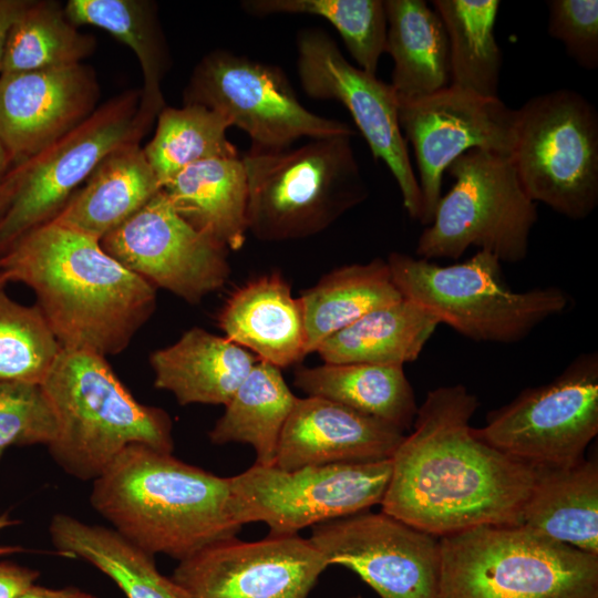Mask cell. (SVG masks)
<instances>
[{"instance_id":"cell-1","label":"cell","mask_w":598,"mask_h":598,"mask_svg":"<svg viewBox=\"0 0 598 598\" xmlns=\"http://www.w3.org/2000/svg\"><path fill=\"white\" fill-rule=\"evenodd\" d=\"M477 398L463 384L431 390L392 456L382 512L436 537L518 525L537 467L478 439Z\"/></svg>"},{"instance_id":"cell-2","label":"cell","mask_w":598,"mask_h":598,"mask_svg":"<svg viewBox=\"0 0 598 598\" xmlns=\"http://www.w3.org/2000/svg\"><path fill=\"white\" fill-rule=\"evenodd\" d=\"M7 281L22 282L63 349L122 352L156 308V289L92 236L49 221L0 256Z\"/></svg>"},{"instance_id":"cell-3","label":"cell","mask_w":598,"mask_h":598,"mask_svg":"<svg viewBox=\"0 0 598 598\" xmlns=\"http://www.w3.org/2000/svg\"><path fill=\"white\" fill-rule=\"evenodd\" d=\"M92 507L125 538L178 561L225 539L243 525L229 477L144 444L123 448L93 481Z\"/></svg>"},{"instance_id":"cell-4","label":"cell","mask_w":598,"mask_h":598,"mask_svg":"<svg viewBox=\"0 0 598 598\" xmlns=\"http://www.w3.org/2000/svg\"><path fill=\"white\" fill-rule=\"evenodd\" d=\"M41 385L56 422L48 451L72 477L93 482L131 444L173 452L168 414L137 402L105 357L62 348Z\"/></svg>"},{"instance_id":"cell-5","label":"cell","mask_w":598,"mask_h":598,"mask_svg":"<svg viewBox=\"0 0 598 598\" xmlns=\"http://www.w3.org/2000/svg\"><path fill=\"white\" fill-rule=\"evenodd\" d=\"M440 598H598V556L519 525L440 537Z\"/></svg>"},{"instance_id":"cell-6","label":"cell","mask_w":598,"mask_h":598,"mask_svg":"<svg viewBox=\"0 0 598 598\" xmlns=\"http://www.w3.org/2000/svg\"><path fill=\"white\" fill-rule=\"evenodd\" d=\"M386 262L403 298L477 342H518L570 303L555 286L513 290L499 259L487 251L446 266L403 252H391Z\"/></svg>"},{"instance_id":"cell-7","label":"cell","mask_w":598,"mask_h":598,"mask_svg":"<svg viewBox=\"0 0 598 598\" xmlns=\"http://www.w3.org/2000/svg\"><path fill=\"white\" fill-rule=\"evenodd\" d=\"M348 135L241 156L248 231L264 241L319 234L362 203L368 187Z\"/></svg>"},{"instance_id":"cell-8","label":"cell","mask_w":598,"mask_h":598,"mask_svg":"<svg viewBox=\"0 0 598 598\" xmlns=\"http://www.w3.org/2000/svg\"><path fill=\"white\" fill-rule=\"evenodd\" d=\"M446 172L455 183L441 196L432 223L421 233L416 256L458 259L475 247L501 262L523 261L537 206L523 189L511 155L473 148Z\"/></svg>"},{"instance_id":"cell-9","label":"cell","mask_w":598,"mask_h":598,"mask_svg":"<svg viewBox=\"0 0 598 598\" xmlns=\"http://www.w3.org/2000/svg\"><path fill=\"white\" fill-rule=\"evenodd\" d=\"M511 159L534 203L574 220L598 205V115L580 93L556 90L516 110Z\"/></svg>"},{"instance_id":"cell-10","label":"cell","mask_w":598,"mask_h":598,"mask_svg":"<svg viewBox=\"0 0 598 598\" xmlns=\"http://www.w3.org/2000/svg\"><path fill=\"white\" fill-rule=\"evenodd\" d=\"M140 91L97 106L69 133L8 173L11 196L0 217V256L31 229L53 220L111 152L140 143L150 130L138 114Z\"/></svg>"},{"instance_id":"cell-11","label":"cell","mask_w":598,"mask_h":598,"mask_svg":"<svg viewBox=\"0 0 598 598\" xmlns=\"http://www.w3.org/2000/svg\"><path fill=\"white\" fill-rule=\"evenodd\" d=\"M183 101L225 115L231 126L247 133L252 153L279 152L302 137L355 135L349 124L306 109L279 66L223 49L197 63Z\"/></svg>"},{"instance_id":"cell-12","label":"cell","mask_w":598,"mask_h":598,"mask_svg":"<svg viewBox=\"0 0 598 598\" xmlns=\"http://www.w3.org/2000/svg\"><path fill=\"white\" fill-rule=\"evenodd\" d=\"M473 432L534 467L579 462L598 433V353L578 354L550 382L527 388L491 411Z\"/></svg>"},{"instance_id":"cell-13","label":"cell","mask_w":598,"mask_h":598,"mask_svg":"<svg viewBox=\"0 0 598 598\" xmlns=\"http://www.w3.org/2000/svg\"><path fill=\"white\" fill-rule=\"evenodd\" d=\"M392 460L281 470L254 464L229 477L236 519L262 522L269 535L298 530L381 504Z\"/></svg>"},{"instance_id":"cell-14","label":"cell","mask_w":598,"mask_h":598,"mask_svg":"<svg viewBox=\"0 0 598 598\" xmlns=\"http://www.w3.org/2000/svg\"><path fill=\"white\" fill-rule=\"evenodd\" d=\"M297 73L305 93L334 100L350 112L372 156L382 161L401 190L403 206L420 220L422 197L398 117V97L391 84L352 65L336 41L319 28L297 34Z\"/></svg>"},{"instance_id":"cell-15","label":"cell","mask_w":598,"mask_h":598,"mask_svg":"<svg viewBox=\"0 0 598 598\" xmlns=\"http://www.w3.org/2000/svg\"><path fill=\"white\" fill-rule=\"evenodd\" d=\"M402 134L419 169L420 221L429 226L442 196L443 175L458 156L473 148L511 155L516 110L499 97H485L447 85L432 94L398 100Z\"/></svg>"},{"instance_id":"cell-16","label":"cell","mask_w":598,"mask_h":598,"mask_svg":"<svg viewBox=\"0 0 598 598\" xmlns=\"http://www.w3.org/2000/svg\"><path fill=\"white\" fill-rule=\"evenodd\" d=\"M331 565L354 571L381 598H440V538L384 512L364 511L311 527Z\"/></svg>"},{"instance_id":"cell-17","label":"cell","mask_w":598,"mask_h":598,"mask_svg":"<svg viewBox=\"0 0 598 598\" xmlns=\"http://www.w3.org/2000/svg\"><path fill=\"white\" fill-rule=\"evenodd\" d=\"M100 241L125 268L189 303L220 289L230 274L227 248L188 224L162 189Z\"/></svg>"},{"instance_id":"cell-18","label":"cell","mask_w":598,"mask_h":598,"mask_svg":"<svg viewBox=\"0 0 598 598\" xmlns=\"http://www.w3.org/2000/svg\"><path fill=\"white\" fill-rule=\"evenodd\" d=\"M329 563L298 534L236 537L178 561L172 578L188 598H308Z\"/></svg>"},{"instance_id":"cell-19","label":"cell","mask_w":598,"mask_h":598,"mask_svg":"<svg viewBox=\"0 0 598 598\" xmlns=\"http://www.w3.org/2000/svg\"><path fill=\"white\" fill-rule=\"evenodd\" d=\"M99 84L92 68L0 74V141L17 166L87 118Z\"/></svg>"},{"instance_id":"cell-20","label":"cell","mask_w":598,"mask_h":598,"mask_svg":"<svg viewBox=\"0 0 598 598\" xmlns=\"http://www.w3.org/2000/svg\"><path fill=\"white\" fill-rule=\"evenodd\" d=\"M404 432L337 402L297 398L281 431L274 465L281 470L392 458Z\"/></svg>"},{"instance_id":"cell-21","label":"cell","mask_w":598,"mask_h":598,"mask_svg":"<svg viewBox=\"0 0 598 598\" xmlns=\"http://www.w3.org/2000/svg\"><path fill=\"white\" fill-rule=\"evenodd\" d=\"M218 326L228 340L279 369L307 355L301 302L279 274L234 290L218 313Z\"/></svg>"},{"instance_id":"cell-22","label":"cell","mask_w":598,"mask_h":598,"mask_svg":"<svg viewBox=\"0 0 598 598\" xmlns=\"http://www.w3.org/2000/svg\"><path fill=\"white\" fill-rule=\"evenodd\" d=\"M257 360L226 337L192 328L150 357L154 385L181 405H226Z\"/></svg>"},{"instance_id":"cell-23","label":"cell","mask_w":598,"mask_h":598,"mask_svg":"<svg viewBox=\"0 0 598 598\" xmlns=\"http://www.w3.org/2000/svg\"><path fill=\"white\" fill-rule=\"evenodd\" d=\"M162 189L140 143L105 156L51 220L101 240Z\"/></svg>"},{"instance_id":"cell-24","label":"cell","mask_w":598,"mask_h":598,"mask_svg":"<svg viewBox=\"0 0 598 598\" xmlns=\"http://www.w3.org/2000/svg\"><path fill=\"white\" fill-rule=\"evenodd\" d=\"M519 526L598 556V463L537 467Z\"/></svg>"},{"instance_id":"cell-25","label":"cell","mask_w":598,"mask_h":598,"mask_svg":"<svg viewBox=\"0 0 598 598\" xmlns=\"http://www.w3.org/2000/svg\"><path fill=\"white\" fill-rule=\"evenodd\" d=\"M162 190L194 228L227 249L243 247L248 231V187L241 156L189 165Z\"/></svg>"},{"instance_id":"cell-26","label":"cell","mask_w":598,"mask_h":598,"mask_svg":"<svg viewBox=\"0 0 598 598\" xmlns=\"http://www.w3.org/2000/svg\"><path fill=\"white\" fill-rule=\"evenodd\" d=\"M49 535L61 555L90 563L109 576L126 598H188L172 577L159 573L154 555L112 527L56 513L50 520Z\"/></svg>"},{"instance_id":"cell-27","label":"cell","mask_w":598,"mask_h":598,"mask_svg":"<svg viewBox=\"0 0 598 598\" xmlns=\"http://www.w3.org/2000/svg\"><path fill=\"white\" fill-rule=\"evenodd\" d=\"M385 52L394 62L398 100L432 94L450 85V50L444 24L423 0H386Z\"/></svg>"},{"instance_id":"cell-28","label":"cell","mask_w":598,"mask_h":598,"mask_svg":"<svg viewBox=\"0 0 598 598\" xmlns=\"http://www.w3.org/2000/svg\"><path fill=\"white\" fill-rule=\"evenodd\" d=\"M64 12L75 27L101 28L134 52L143 73L138 114L151 128L166 106L161 84L172 65L157 4L148 0H69Z\"/></svg>"},{"instance_id":"cell-29","label":"cell","mask_w":598,"mask_h":598,"mask_svg":"<svg viewBox=\"0 0 598 598\" xmlns=\"http://www.w3.org/2000/svg\"><path fill=\"white\" fill-rule=\"evenodd\" d=\"M439 326L433 315L402 298L333 333L316 352L324 363L404 365L419 359Z\"/></svg>"},{"instance_id":"cell-30","label":"cell","mask_w":598,"mask_h":598,"mask_svg":"<svg viewBox=\"0 0 598 598\" xmlns=\"http://www.w3.org/2000/svg\"><path fill=\"white\" fill-rule=\"evenodd\" d=\"M295 385L308 396L323 398L402 430L413 425L417 405L403 365L324 363L299 367Z\"/></svg>"},{"instance_id":"cell-31","label":"cell","mask_w":598,"mask_h":598,"mask_svg":"<svg viewBox=\"0 0 598 598\" xmlns=\"http://www.w3.org/2000/svg\"><path fill=\"white\" fill-rule=\"evenodd\" d=\"M402 298L381 258L332 270L299 297L307 354L371 310Z\"/></svg>"},{"instance_id":"cell-32","label":"cell","mask_w":598,"mask_h":598,"mask_svg":"<svg viewBox=\"0 0 598 598\" xmlns=\"http://www.w3.org/2000/svg\"><path fill=\"white\" fill-rule=\"evenodd\" d=\"M297 398L279 368L256 361L208 433L209 440L219 445L249 444L256 464L274 465L281 431Z\"/></svg>"},{"instance_id":"cell-33","label":"cell","mask_w":598,"mask_h":598,"mask_svg":"<svg viewBox=\"0 0 598 598\" xmlns=\"http://www.w3.org/2000/svg\"><path fill=\"white\" fill-rule=\"evenodd\" d=\"M497 0H435L448 39L450 84L485 97H498L502 53L494 27Z\"/></svg>"},{"instance_id":"cell-34","label":"cell","mask_w":598,"mask_h":598,"mask_svg":"<svg viewBox=\"0 0 598 598\" xmlns=\"http://www.w3.org/2000/svg\"><path fill=\"white\" fill-rule=\"evenodd\" d=\"M156 120L154 136L143 152L161 187L195 163L240 157L227 136L231 123L216 111L199 104L165 106Z\"/></svg>"},{"instance_id":"cell-35","label":"cell","mask_w":598,"mask_h":598,"mask_svg":"<svg viewBox=\"0 0 598 598\" xmlns=\"http://www.w3.org/2000/svg\"><path fill=\"white\" fill-rule=\"evenodd\" d=\"M94 49V37L78 31L59 2L31 0L10 29L0 74L79 64Z\"/></svg>"},{"instance_id":"cell-36","label":"cell","mask_w":598,"mask_h":598,"mask_svg":"<svg viewBox=\"0 0 598 598\" xmlns=\"http://www.w3.org/2000/svg\"><path fill=\"white\" fill-rule=\"evenodd\" d=\"M249 14H310L330 22L359 68L375 75L385 52L386 13L382 0H246Z\"/></svg>"},{"instance_id":"cell-37","label":"cell","mask_w":598,"mask_h":598,"mask_svg":"<svg viewBox=\"0 0 598 598\" xmlns=\"http://www.w3.org/2000/svg\"><path fill=\"white\" fill-rule=\"evenodd\" d=\"M61 350L40 308L0 289V382L42 384Z\"/></svg>"},{"instance_id":"cell-38","label":"cell","mask_w":598,"mask_h":598,"mask_svg":"<svg viewBox=\"0 0 598 598\" xmlns=\"http://www.w3.org/2000/svg\"><path fill=\"white\" fill-rule=\"evenodd\" d=\"M56 422L41 384L0 382V446H48Z\"/></svg>"},{"instance_id":"cell-39","label":"cell","mask_w":598,"mask_h":598,"mask_svg":"<svg viewBox=\"0 0 598 598\" xmlns=\"http://www.w3.org/2000/svg\"><path fill=\"white\" fill-rule=\"evenodd\" d=\"M548 34L560 41L567 54L582 69L598 66V1L550 0Z\"/></svg>"},{"instance_id":"cell-40","label":"cell","mask_w":598,"mask_h":598,"mask_svg":"<svg viewBox=\"0 0 598 598\" xmlns=\"http://www.w3.org/2000/svg\"><path fill=\"white\" fill-rule=\"evenodd\" d=\"M39 576L38 570L14 563L1 561L0 598H18L34 585Z\"/></svg>"},{"instance_id":"cell-41","label":"cell","mask_w":598,"mask_h":598,"mask_svg":"<svg viewBox=\"0 0 598 598\" xmlns=\"http://www.w3.org/2000/svg\"><path fill=\"white\" fill-rule=\"evenodd\" d=\"M31 0H0V72L10 29Z\"/></svg>"},{"instance_id":"cell-42","label":"cell","mask_w":598,"mask_h":598,"mask_svg":"<svg viewBox=\"0 0 598 598\" xmlns=\"http://www.w3.org/2000/svg\"><path fill=\"white\" fill-rule=\"evenodd\" d=\"M73 587L53 589L33 585L18 598H71Z\"/></svg>"},{"instance_id":"cell-43","label":"cell","mask_w":598,"mask_h":598,"mask_svg":"<svg viewBox=\"0 0 598 598\" xmlns=\"http://www.w3.org/2000/svg\"><path fill=\"white\" fill-rule=\"evenodd\" d=\"M18 519H13L10 517L9 513H2L0 514V530L7 527H10L12 525L18 524ZM23 550L19 546H0V555H8L17 551Z\"/></svg>"},{"instance_id":"cell-44","label":"cell","mask_w":598,"mask_h":598,"mask_svg":"<svg viewBox=\"0 0 598 598\" xmlns=\"http://www.w3.org/2000/svg\"><path fill=\"white\" fill-rule=\"evenodd\" d=\"M12 168L11 158L0 141V186L3 185L8 173Z\"/></svg>"},{"instance_id":"cell-45","label":"cell","mask_w":598,"mask_h":598,"mask_svg":"<svg viewBox=\"0 0 598 598\" xmlns=\"http://www.w3.org/2000/svg\"><path fill=\"white\" fill-rule=\"evenodd\" d=\"M11 196V182L7 175L2 186H0V217L8 206Z\"/></svg>"},{"instance_id":"cell-46","label":"cell","mask_w":598,"mask_h":598,"mask_svg":"<svg viewBox=\"0 0 598 598\" xmlns=\"http://www.w3.org/2000/svg\"><path fill=\"white\" fill-rule=\"evenodd\" d=\"M71 598H97V597L93 596L92 594L82 591L78 588H74L71 595Z\"/></svg>"},{"instance_id":"cell-47","label":"cell","mask_w":598,"mask_h":598,"mask_svg":"<svg viewBox=\"0 0 598 598\" xmlns=\"http://www.w3.org/2000/svg\"><path fill=\"white\" fill-rule=\"evenodd\" d=\"M8 283L2 270H1V267H0V289H3L4 286Z\"/></svg>"},{"instance_id":"cell-48","label":"cell","mask_w":598,"mask_h":598,"mask_svg":"<svg viewBox=\"0 0 598 598\" xmlns=\"http://www.w3.org/2000/svg\"><path fill=\"white\" fill-rule=\"evenodd\" d=\"M3 450L4 448L0 446V457H1L2 453H3Z\"/></svg>"},{"instance_id":"cell-49","label":"cell","mask_w":598,"mask_h":598,"mask_svg":"<svg viewBox=\"0 0 598 598\" xmlns=\"http://www.w3.org/2000/svg\"><path fill=\"white\" fill-rule=\"evenodd\" d=\"M351 598H362V597H361V596H353V597H351Z\"/></svg>"}]
</instances>
